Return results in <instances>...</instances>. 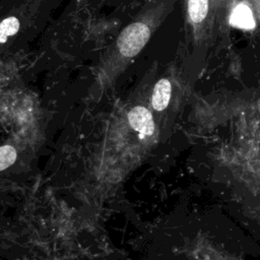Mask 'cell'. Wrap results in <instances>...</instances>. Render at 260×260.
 <instances>
[{
    "label": "cell",
    "instance_id": "obj_1",
    "mask_svg": "<svg viewBox=\"0 0 260 260\" xmlns=\"http://www.w3.org/2000/svg\"><path fill=\"white\" fill-rule=\"evenodd\" d=\"M165 11V3H151L120 31L96 66V79L101 84L113 81L128 68L149 41Z\"/></svg>",
    "mask_w": 260,
    "mask_h": 260
},
{
    "label": "cell",
    "instance_id": "obj_2",
    "mask_svg": "<svg viewBox=\"0 0 260 260\" xmlns=\"http://www.w3.org/2000/svg\"><path fill=\"white\" fill-rule=\"evenodd\" d=\"M128 121L130 126L140 133V137L149 136L154 131V123L152 115L145 107L136 106L128 113Z\"/></svg>",
    "mask_w": 260,
    "mask_h": 260
},
{
    "label": "cell",
    "instance_id": "obj_5",
    "mask_svg": "<svg viewBox=\"0 0 260 260\" xmlns=\"http://www.w3.org/2000/svg\"><path fill=\"white\" fill-rule=\"evenodd\" d=\"M231 24L240 28L251 29L255 26V21L253 18L252 11L245 4H239L231 15Z\"/></svg>",
    "mask_w": 260,
    "mask_h": 260
},
{
    "label": "cell",
    "instance_id": "obj_7",
    "mask_svg": "<svg viewBox=\"0 0 260 260\" xmlns=\"http://www.w3.org/2000/svg\"><path fill=\"white\" fill-rule=\"evenodd\" d=\"M16 159V150L11 145L0 147V171L10 167Z\"/></svg>",
    "mask_w": 260,
    "mask_h": 260
},
{
    "label": "cell",
    "instance_id": "obj_6",
    "mask_svg": "<svg viewBox=\"0 0 260 260\" xmlns=\"http://www.w3.org/2000/svg\"><path fill=\"white\" fill-rule=\"evenodd\" d=\"M208 12V0H188V15L194 23L204 20Z\"/></svg>",
    "mask_w": 260,
    "mask_h": 260
},
{
    "label": "cell",
    "instance_id": "obj_4",
    "mask_svg": "<svg viewBox=\"0 0 260 260\" xmlns=\"http://www.w3.org/2000/svg\"><path fill=\"white\" fill-rule=\"evenodd\" d=\"M172 84L168 78H160L154 85L151 95V105L154 110H165L171 100Z\"/></svg>",
    "mask_w": 260,
    "mask_h": 260
},
{
    "label": "cell",
    "instance_id": "obj_3",
    "mask_svg": "<svg viewBox=\"0 0 260 260\" xmlns=\"http://www.w3.org/2000/svg\"><path fill=\"white\" fill-rule=\"evenodd\" d=\"M25 10L22 8L18 13L8 15L0 21V46L6 43L9 38L15 36L21 28L23 21L27 17L26 13L24 12Z\"/></svg>",
    "mask_w": 260,
    "mask_h": 260
}]
</instances>
